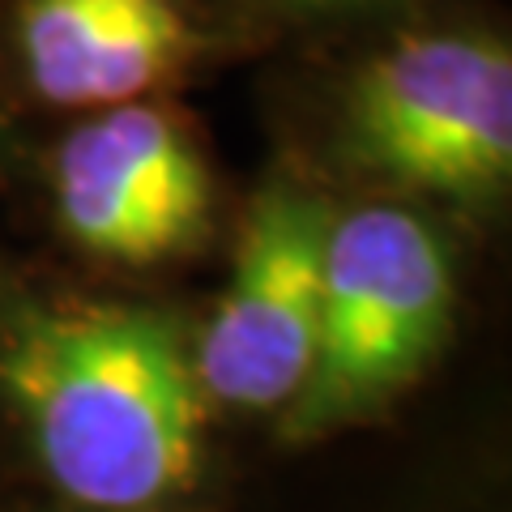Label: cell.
<instances>
[{"label": "cell", "instance_id": "obj_1", "mask_svg": "<svg viewBox=\"0 0 512 512\" xmlns=\"http://www.w3.org/2000/svg\"><path fill=\"white\" fill-rule=\"evenodd\" d=\"M0 384L47 478L99 512H141L197 470L201 384L171 320L120 303L18 308Z\"/></svg>", "mask_w": 512, "mask_h": 512}, {"label": "cell", "instance_id": "obj_2", "mask_svg": "<svg viewBox=\"0 0 512 512\" xmlns=\"http://www.w3.org/2000/svg\"><path fill=\"white\" fill-rule=\"evenodd\" d=\"M448 312V252L419 214L367 205L329 222L320 342L286 436H325L389 402L440 346Z\"/></svg>", "mask_w": 512, "mask_h": 512}, {"label": "cell", "instance_id": "obj_3", "mask_svg": "<svg viewBox=\"0 0 512 512\" xmlns=\"http://www.w3.org/2000/svg\"><path fill=\"white\" fill-rule=\"evenodd\" d=\"M350 141L397 184L474 197L512 167V60L478 35L389 47L350 94Z\"/></svg>", "mask_w": 512, "mask_h": 512}, {"label": "cell", "instance_id": "obj_4", "mask_svg": "<svg viewBox=\"0 0 512 512\" xmlns=\"http://www.w3.org/2000/svg\"><path fill=\"white\" fill-rule=\"evenodd\" d=\"M329 214L299 188H269L252 205L235 278L192 355L201 397L231 410L295 402L320 342Z\"/></svg>", "mask_w": 512, "mask_h": 512}, {"label": "cell", "instance_id": "obj_5", "mask_svg": "<svg viewBox=\"0 0 512 512\" xmlns=\"http://www.w3.org/2000/svg\"><path fill=\"white\" fill-rule=\"evenodd\" d=\"M60 222L94 256L150 265L197 244L210 180L158 107L120 103L73 128L56 158Z\"/></svg>", "mask_w": 512, "mask_h": 512}, {"label": "cell", "instance_id": "obj_6", "mask_svg": "<svg viewBox=\"0 0 512 512\" xmlns=\"http://www.w3.org/2000/svg\"><path fill=\"white\" fill-rule=\"evenodd\" d=\"M180 0H26L22 60L47 103L120 107L180 64Z\"/></svg>", "mask_w": 512, "mask_h": 512}, {"label": "cell", "instance_id": "obj_7", "mask_svg": "<svg viewBox=\"0 0 512 512\" xmlns=\"http://www.w3.org/2000/svg\"><path fill=\"white\" fill-rule=\"evenodd\" d=\"M291 5H338V0H291Z\"/></svg>", "mask_w": 512, "mask_h": 512}]
</instances>
